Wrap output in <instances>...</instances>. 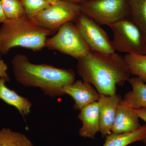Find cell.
Masks as SVG:
<instances>
[{
	"mask_svg": "<svg viewBox=\"0 0 146 146\" xmlns=\"http://www.w3.org/2000/svg\"><path fill=\"white\" fill-rule=\"evenodd\" d=\"M78 60L79 75L94 86L100 94L115 95L117 86H123L130 78L125 59L115 52L105 54L91 51Z\"/></svg>",
	"mask_w": 146,
	"mask_h": 146,
	"instance_id": "obj_1",
	"label": "cell"
},
{
	"mask_svg": "<svg viewBox=\"0 0 146 146\" xmlns=\"http://www.w3.org/2000/svg\"><path fill=\"white\" fill-rule=\"evenodd\" d=\"M11 64L18 82L27 87L40 88L45 94L53 98L64 95V87L75 81L76 75L72 70L34 64L26 55H16Z\"/></svg>",
	"mask_w": 146,
	"mask_h": 146,
	"instance_id": "obj_2",
	"label": "cell"
},
{
	"mask_svg": "<svg viewBox=\"0 0 146 146\" xmlns=\"http://www.w3.org/2000/svg\"><path fill=\"white\" fill-rule=\"evenodd\" d=\"M51 32L39 26L26 15L7 19L0 28V52L6 54L15 47L40 50L45 47L47 36Z\"/></svg>",
	"mask_w": 146,
	"mask_h": 146,
	"instance_id": "obj_3",
	"label": "cell"
},
{
	"mask_svg": "<svg viewBox=\"0 0 146 146\" xmlns=\"http://www.w3.org/2000/svg\"><path fill=\"white\" fill-rule=\"evenodd\" d=\"M112 29L113 48L127 54H146V39L140 29L126 18L109 26Z\"/></svg>",
	"mask_w": 146,
	"mask_h": 146,
	"instance_id": "obj_4",
	"label": "cell"
},
{
	"mask_svg": "<svg viewBox=\"0 0 146 146\" xmlns=\"http://www.w3.org/2000/svg\"><path fill=\"white\" fill-rule=\"evenodd\" d=\"M45 47L78 60L91 51L73 21L65 23L58 29L54 36L47 38Z\"/></svg>",
	"mask_w": 146,
	"mask_h": 146,
	"instance_id": "obj_5",
	"label": "cell"
},
{
	"mask_svg": "<svg viewBox=\"0 0 146 146\" xmlns=\"http://www.w3.org/2000/svg\"><path fill=\"white\" fill-rule=\"evenodd\" d=\"M80 5L81 13L108 26L129 16L127 0H87Z\"/></svg>",
	"mask_w": 146,
	"mask_h": 146,
	"instance_id": "obj_6",
	"label": "cell"
},
{
	"mask_svg": "<svg viewBox=\"0 0 146 146\" xmlns=\"http://www.w3.org/2000/svg\"><path fill=\"white\" fill-rule=\"evenodd\" d=\"M80 13L78 4L58 0L31 19L41 27L52 31L65 23L74 21Z\"/></svg>",
	"mask_w": 146,
	"mask_h": 146,
	"instance_id": "obj_7",
	"label": "cell"
},
{
	"mask_svg": "<svg viewBox=\"0 0 146 146\" xmlns=\"http://www.w3.org/2000/svg\"><path fill=\"white\" fill-rule=\"evenodd\" d=\"M74 22L91 51L105 54L115 52L106 32L94 20L80 13Z\"/></svg>",
	"mask_w": 146,
	"mask_h": 146,
	"instance_id": "obj_8",
	"label": "cell"
},
{
	"mask_svg": "<svg viewBox=\"0 0 146 146\" xmlns=\"http://www.w3.org/2000/svg\"><path fill=\"white\" fill-rule=\"evenodd\" d=\"M121 98L116 94L111 96L100 94L98 104L100 113V132L105 138L111 133L117 108Z\"/></svg>",
	"mask_w": 146,
	"mask_h": 146,
	"instance_id": "obj_9",
	"label": "cell"
},
{
	"mask_svg": "<svg viewBox=\"0 0 146 146\" xmlns=\"http://www.w3.org/2000/svg\"><path fill=\"white\" fill-rule=\"evenodd\" d=\"M64 94H68L75 102L74 108L80 110L89 104L98 102L100 94L94 86L84 80H77L72 84L65 86L63 89Z\"/></svg>",
	"mask_w": 146,
	"mask_h": 146,
	"instance_id": "obj_10",
	"label": "cell"
},
{
	"mask_svg": "<svg viewBox=\"0 0 146 146\" xmlns=\"http://www.w3.org/2000/svg\"><path fill=\"white\" fill-rule=\"evenodd\" d=\"M78 118L82 122L80 136L94 139L100 131L99 109L98 102L88 105L80 110Z\"/></svg>",
	"mask_w": 146,
	"mask_h": 146,
	"instance_id": "obj_11",
	"label": "cell"
},
{
	"mask_svg": "<svg viewBox=\"0 0 146 146\" xmlns=\"http://www.w3.org/2000/svg\"><path fill=\"white\" fill-rule=\"evenodd\" d=\"M139 117L133 109L119 105L117 109L111 133L114 134L130 133L141 127Z\"/></svg>",
	"mask_w": 146,
	"mask_h": 146,
	"instance_id": "obj_12",
	"label": "cell"
},
{
	"mask_svg": "<svg viewBox=\"0 0 146 146\" xmlns=\"http://www.w3.org/2000/svg\"><path fill=\"white\" fill-rule=\"evenodd\" d=\"M128 81L132 90L125 94L119 104L132 109L146 108V83L137 77L130 78Z\"/></svg>",
	"mask_w": 146,
	"mask_h": 146,
	"instance_id": "obj_13",
	"label": "cell"
},
{
	"mask_svg": "<svg viewBox=\"0 0 146 146\" xmlns=\"http://www.w3.org/2000/svg\"><path fill=\"white\" fill-rule=\"evenodd\" d=\"M7 81L0 78V99L18 110L24 118L30 113L32 104L26 98L21 96L5 85Z\"/></svg>",
	"mask_w": 146,
	"mask_h": 146,
	"instance_id": "obj_14",
	"label": "cell"
},
{
	"mask_svg": "<svg viewBox=\"0 0 146 146\" xmlns=\"http://www.w3.org/2000/svg\"><path fill=\"white\" fill-rule=\"evenodd\" d=\"M146 137V124L130 133L114 134L106 137L103 146H127L138 141H143Z\"/></svg>",
	"mask_w": 146,
	"mask_h": 146,
	"instance_id": "obj_15",
	"label": "cell"
},
{
	"mask_svg": "<svg viewBox=\"0 0 146 146\" xmlns=\"http://www.w3.org/2000/svg\"><path fill=\"white\" fill-rule=\"evenodd\" d=\"M130 20L140 29L146 39V0H127Z\"/></svg>",
	"mask_w": 146,
	"mask_h": 146,
	"instance_id": "obj_16",
	"label": "cell"
},
{
	"mask_svg": "<svg viewBox=\"0 0 146 146\" xmlns=\"http://www.w3.org/2000/svg\"><path fill=\"white\" fill-rule=\"evenodd\" d=\"M0 146H35L25 134L3 128L0 130Z\"/></svg>",
	"mask_w": 146,
	"mask_h": 146,
	"instance_id": "obj_17",
	"label": "cell"
},
{
	"mask_svg": "<svg viewBox=\"0 0 146 146\" xmlns=\"http://www.w3.org/2000/svg\"><path fill=\"white\" fill-rule=\"evenodd\" d=\"M131 74L146 83V54H127L124 57Z\"/></svg>",
	"mask_w": 146,
	"mask_h": 146,
	"instance_id": "obj_18",
	"label": "cell"
},
{
	"mask_svg": "<svg viewBox=\"0 0 146 146\" xmlns=\"http://www.w3.org/2000/svg\"><path fill=\"white\" fill-rule=\"evenodd\" d=\"M0 3L7 19L25 16L21 0H0Z\"/></svg>",
	"mask_w": 146,
	"mask_h": 146,
	"instance_id": "obj_19",
	"label": "cell"
},
{
	"mask_svg": "<svg viewBox=\"0 0 146 146\" xmlns=\"http://www.w3.org/2000/svg\"><path fill=\"white\" fill-rule=\"evenodd\" d=\"M26 16L32 19L48 7L50 4L46 0H21Z\"/></svg>",
	"mask_w": 146,
	"mask_h": 146,
	"instance_id": "obj_20",
	"label": "cell"
},
{
	"mask_svg": "<svg viewBox=\"0 0 146 146\" xmlns=\"http://www.w3.org/2000/svg\"><path fill=\"white\" fill-rule=\"evenodd\" d=\"M0 52V78L5 79L7 82L10 81V79L7 73V66L4 60L1 58Z\"/></svg>",
	"mask_w": 146,
	"mask_h": 146,
	"instance_id": "obj_21",
	"label": "cell"
},
{
	"mask_svg": "<svg viewBox=\"0 0 146 146\" xmlns=\"http://www.w3.org/2000/svg\"><path fill=\"white\" fill-rule=\"evenodd\" d=\"M139 118L143 120L146 123V108H141L139 109H133Z\"/></svg>",
	"mask_w": 146,
	"mask_h": 146,
	"instance_id": "obj_22",
	"label": "cell"
},
{
	"mask_svg": "<svg viewBox=\"0 0 146 146\" xmlns=\"http://www.w3.org/2000/svg\"><path fill=\"white\" fill-rule=\"evenodd\" d=\"M7 18L6 16L1 5L0 3V23H3L7 20Z\"/></svg>",
	"mask_w": 146,
	"mask_h": 146,
	"instance_id": "obj_23",
	"label": "cell"
},
{
	"mask_svg": "<svg viewBox=\"0 0 146 146\" xmlns=\"http://www.w3.org/2000/svg\"><path fill=\"white\" fill-rule=\"evenodd\" d=\"M66 1L69 2L74 3L78 4V3H82L86 1L87 0H64Z\"/></svg>",
	"mask_w": 146,
	"mask_h": 146,
	"instance_id": "obj_24",
	"label": "cell"
},
{
	"mask_svg": "<svg viewBox=\"0 0 146 146\" xmlns=\"http://www.w3.org/2000/svg\"><path fill=\"white\" fill-rule=\"evenodd\" d=\"M51 5L57 2L58 0H46Z\"/></svg>",
	"mask_w": 146,
	"mask_h": 146,
	"instance_id": "obj_25",
	"label": "cell"
},
{
	"mask_svg": "<svg viewBox=\"0 0 146 146\" xmlns=\"http://www.w3.org/2000/svg\"><path fill=\"white\" fill-rule=\"evenodd\" d=\"M143 141V142H144V143H145V145L146 146V137H145V138H144Z\"/></svg>",
	"mask_w": 146,
	"mask_h": 146,
	"instance_id": "obj_26",
	"label": "cell"
}]
</instances>
